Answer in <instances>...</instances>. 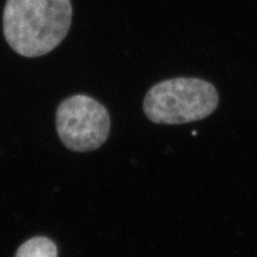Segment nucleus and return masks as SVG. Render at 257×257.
Masks as SVG:
<instances>
[{
  "label": "nucleus",
  "mask_w": 257,
  "mask_h": 257,
  "mask_svg": "<svg viewBox=\"0 0 257 257\" xmlns=\"http://www.w3.org/2000/svg\"><path fill=\"white\" fill-rule=\"evenodd\" d=\"M56 128L68 149L93 151L106 142L110 117L99 101L86 94H74L59 104L56 111Z\"/></svg>",
  "instance_id": "obj_3"
},
{
  "label": "nucleus",
  "mask_w": 257,
  "mask_h": 257,
  "mask_svg": "<svg viewBox=\"0 0 257 257\" xmlns=\"http://www.w3.org/2000/svg\"><path fill=\"white\" fill-rule=\"evenodd\" d=\"M71 22V0H7L4 35L14 52L36 58L63 41Z\"/></svg>",
  "instance_id": "obj_1"
},
{
  "label": "nucleus",
  "mask_w": 257,
  "mask_h": 257,
  "mask_svg": "<svg viewBox=\"0 0 257 257\" xmlns=\"http://www.w3.org/2000/svg\"><path fill=\"white\" fill-rule=\"evenodd\" d=\"M219 95L206 80L177 77L152 86L144 99V112L159 124H182L204 119L214 111Z\"/></svg>",
  "instance_id": "obj_2"
},
{
  "label": "nucleus",
  "mask_w": 257,
  "mask_h": 257,
  "mask_svg": "<svg viewBox=\"0 0 257 257\" xmlns=\"http://www.w3.org/2000/svg\"><path fill=\"white\" fill-rule=\"evenodd\" d=\"M15 257H57V246L46 237H35L19 247Z\"/></svg>",
  "instance_id": "obj_4"
}]
</instances>
